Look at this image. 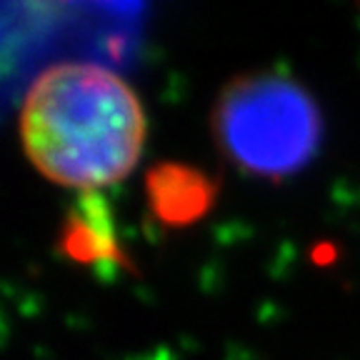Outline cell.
I'll list each match as a JSON object with an SVG mask.
<instances>
[{"label":"cell","instance_id":"1","mask_svg":"<svg viewBox=\"0 0 360 360\" xmlns=\"http://www.w3.org/2000/svg\"><path fill=\"white\" fill-rule=\"evenodd\" d=\"M22 150L43 178L75 191L123 180L146 143V112L128 83L96 63H56L20 105Z\"/></svg>","mask_w":360,"mask_h":360},{"label":"cell","instance_id":"2","mask_svg":"<svg viewBox=\"0 0 360 360\" xmlns=\"http://www.w3.org/2000/svg\"><path fill=\"white\" fill-rule=\"evenodd\" d=\"M318 112L290 80L253 78L233 85L218 110V135L236 163L260 175L298 170L318 146Z\"/></svg>","mask_w":360,"mask_h":360}]
</instances>
